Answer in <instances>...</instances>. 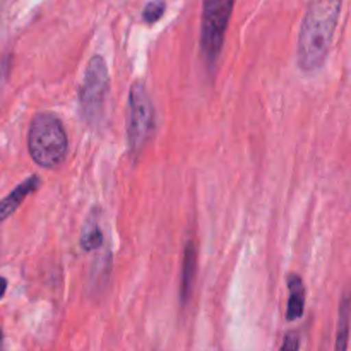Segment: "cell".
<instances>
[{
  "label": "cell",
  "mask_w": 351,
  "mask_h": 351,
  "mask_svg": "<svg viewBox=\"0 0 351 351\" xmlns=\"http://www.w3.org/2000/svg\"><path fill=\"white\" fill-rule=\"evenodd\" d=\"M343 0H311L298 34V64L314 72L329 55Z\"/></svg>",
  "instance_id": "6da1fadb"
},
{
  "label": "cell",
  "mask_w": 351,
  "mask_h": 351,
  "mask_svg": "<svg viewBox=\"0 0 351 351\" xmlns=\"http://www.w3.org/2000/svg\"><path fill=\"white\" fill-rule=\"evenodd\" d=\"M29 154L34 163L43 168H53L64 161L69 141L64 125L53 113H40L34 117L27 137Z\"/></svg>",
  "instance_id": "7a4b0ae2"
},
{
  "label": "cell",
  "mask_w": 351,
  "mask_h": 351,
  "mask_svg": "<svg viewBox=\"0 0 351 351\" xmlns=\"http://www.w3.org/2000/svg\"><path fill=\"white\" fill-rule=\"evenodd\" d=\"M233 2L235 0H202L201 50L209 67L215 65L221 53Z\"/></svg>",
  "instance_id": "3957f363"
},
{
  "label": "cell",
  "mask_w": 351,
  "mask_h": 351,
  "mask_svg": "<svg viewBox=\"0 0 351 351\" xmlns=\"http://www.w3.org/2000/svg\"><path fill=\"white\" fill-rule=\"evenodd\" d=\"M154 129V108L146 86L136 82L129 95V120H127V137L132 154H139L149 141Z\"/></svg>",
  "instance_id": "277c9868"
},
{
  "label": "cell",
  "mask_w": 351,
  "mask_h": 351,
  "mask_svg": "<svg viewBox=\"0 0 351 351\" xmlns=\"http://www.w3.org/2000/svg\"><path fill=\"white\" fill-rule=\"evenodd\" d=\"M110 77L103 57H93L84 72V81L79 88V103L81 113L88 122H98L105 106L106 93H108Z\"/></svg>",
  "instance_id": "5b68a950"
},
{
  "label": "cell",
  "mask_w": 351,
  "mask_h": 351,
  "mask_svg": "<svg viewBox=\"0 0 351 351\" xmlns=\"http://www.w3.org/2000/svg\"><path fill=\"white\" fill-rule=\"evenodd\" d=\"M40 187V178L38 177H29L26 182H23L21 185H17L5 199L0 201V221L9 218L14 211L21 206V202L26 199L27 194H31L33 191Z\"/></svg>",
  "instance_id": "8992f818"
},
{
  "label": "cell",
  "mask_w": 351,
  "mask_h": 351,
  "mask_svg": "<svg viewBox=\"0 0 351 351\" xmlns=\"http://www.w3.org/2000/svg\"><path fill=\"white\" fill-rule=\"evenodd\" d=\"M288 291H290V298H288L287 319L288 321H297L304 315L305 308V288L300 276H297V274L288 276Z\"/></svg>",
  "instance_id": "52a82bcc"
},
{
  "label": "cell",
  "mask_w": 351,
  "mask_h": 351,
  "mask_svg": "<svg viewBox=\"0 0 351 351\" xmlns=\"http://www.w3.org/2000/svg\"><path fill=\"white\" fill-rule=\"evenodd\" d=\"M195 269H197V252H195L194 242H189L185 247V261H184V276H182V302H187L192 295L195 280Z\"/></svg>",
  "instance_id": "ba28073f"
},
{
  "label": "cell",
  "mask_w": 351,
  "mask_h": 351,
  "mask_svg": "<svg viewBox=\"0 0 351 351\" xmlns=\"http://www.w3.org/2000/svg\"><path fill=\"white\" fill-rule=\"evenodd\" d=\"M350 319H351V295H345L339 307V326H338V341H336V350L341 351L348 346L350 335Z\"/></svg>",
  "instance_id": "9c48e42d"
},
{
  "label": "cell",
  "mask_w": 351,
  "mask_h": 351,
  "mask_svg": "<svg viewBox=\"0 0 351 351\" xmlns=\"http://www.w3.org/2000/svg\"><path fill=\"white\" fill-rule=\"evenodd\" d=\"M101 243H103L101 230H99L96 225L88 226V228L84 230V233H82V237H81L82 249L88 250V252H91V250L98 249V247L101 245Z\"/></svg>",
  "instance_id": "30bf717a"
},
{
  "label": "cell",
  "mask_w": 351,
  "mask_h": 351,
  "mask_svg": "<svg viewBox=\"0 0 351 351\" xmlns=\"http://www.w3.org/2000/svg\"><path fill=\"white\" fill-rule=\"evenodd\" d=\"M163 12H165L163 0H153V2L147 3L146 9H144L143 17L146 23H156V21L163 16Z\"/></svg>",
  "instance_id": "8fae6325"
},
{
  "label": "cell",
  "mask_w": 351,
  "mask_h": 351,
  "mask_svg": "<svg viewBox=\"0 0 351 351\" xmlns=\"http://www.w3.org/2000/svg\"><path fill=\"white\" fill-rule=\"evenodd\" d=\"M300 348V341H298L297 336L291 332V335H288L287 338H285V343L283 346H281V350H287V351H293V350H298Z\"/></svg>",
  "instance_id": "7c38bea8"
},
{
  "label": "cell",
  "mask_w": 351,
  "mask_h": 351,
  "mask_svg": "<svg viewBox=\"0 0 351 351\" xmlns=\"http://www.w3.org/2000/svg\"><path fill=\"white\" fill-rule=\"evenodd\" d=\"M7 290V281L3 280V278H0V298L3 297V293H5Z\"/></svg>",
  "instance_id": "4fadbf2b"
},
{
  "label": "cell",
  "mask_w": 351,
  "mask_h": 351,
  "mask_svg": "<svg viewBox=\"0 0 351 351\" xmlns=\"http://www.w3.org/2000/svg\"><path fill=\"white\" fill-rule=\"evenodd\" d=\"M0 339H2V336H0Z\"/></svg>",
  "instance_id": "5bb4252c"
}]
</instances>
